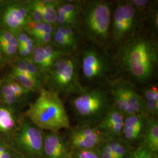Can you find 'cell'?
<instances>
[{
	"instance_id": "cell-1",
	"label": "cell",
	"mask_w": 158,
	"mask_h": 158,
	"mask_svg": "<svg viewBox=\"0 0 158 158\" xmlns=\"http://www.w3.org/2000/svg\"><path fill=\"white\" fill-rule=\"evenodd\" d=\"M122 45L118 55L122 68L136 82L146 83L158 66L157 43L147 36L135 35Z\"/></svg>"
},
{
	"instance_id": "cell-2",
	"label": "cell",
	"mask_w": 158,
	"mask_h": 158,
	"mask_svg": "<svg viewBox=\"0 0 158 158\" xmlns=\"http://www.w3.org/2000/svg\"><path fill=\"white\" fill-rule=\"evenodd\" d=\"M31 122L38 128L57 132L70 127L68 113L58 94L42 89L40 96L26 112Z\"/></svg>"
},
{
	"instance_id": "cell-3",
	"label": "cell",
	"mask_w": 158,
	"mask_h": 158,
	"mask_svg": "<svg viewBox=\"0 0 158 158\" xmlns=\"http://www.w3.org/2000/svg\"><path fill=\"white\" fill-rule=\"evenodd\" d=\"M79 15L83 32L96 45L104 46L110 36V6L102 1L79 2Z\"/></svg>"
},
{
	"instance_id": "cell-4",
	"label": "cell",
	"mask_w": 158,
	"mask_h": 158,
	"mask_svg": "<svg viewBox=\"0 0 158 158\" xmlns=\"http://www.w3.org/2000/svg\"><path fill=\"white\" fill-rule=\"evenodd\" d=\"M111 107L107 91L102 87L85 89L73 100L74 111L82 125H97Z\"/></svg>"
},
{
	"instance_id": "cell-5",
	"label": "cell",
	"mask_w": 158,
	"mask_h": 158,
	"mask_svg": "<svg viewBox=\"0 0 158 158\" xmlns=\"http://www.w3.org/2000/svg\"><path fill=\"white\" fill-rule=\"evenodd\" d=\"M140 10L130 1L119 2L111 21L110 35L117 44H123L135 36L140 24Z\"/></svg>"
},
{
	"instance_id": "cell-6",
	"label": "cell",
	"mask_w": 158,
	"mask_h": 158,
	"mask_svg": "<svg viewBox=\"0 0 158 158\" xmlns=\"http://www.w3.org/2000/svg\"><path fill=\"white\" fill-rule=\"evenodd\" d=\"M50 71L57 93L79 94L85 89L79 83V64L74 57L63 55L54 63Z\"/></svg>"
},
{
	"instance_id": "cell-7",
	"label": "cell",
	"mask_w": 158,
	"mask_h": 158,
	"mask_svg": "<svg viewBox=\"0 0 158 158\" xmlns=\"http://www.w3.org/2000/svg\"><path fill=\"white\" fill-rule=\"evenodd\" d=\"M81 69L86 80L96 81L105 78L109 66L104 55L94 48H89L82 53Z\"/></svg>"
},
{
	"instance_id": "cell-8",
	"label": "cell",
	"mask_w": 158,
	"mask_h": 158,
	"mask_svg": "<svg viewBox=\"0 0 158 158\" xmlns=\"http://www.w3.org/2000/svg\"><path fill=\"white\" fill-rule=\"evenodd\" d=\"M15 141L18 147L31 158H40L44 155V137L36 126L28 122L23 123Z\"/></svg>"
},
{
	"instance_id": "cell-9",
	"label": "cell",
	"mask_w": 158,
	"mask_h": 158,
	"mask_svg": "<svg viewBox=\"0 0 158 158\" xmlns=\"http://www.w3.org/2000/svg\"><path fill=\"white\" fill-rule=\"evenodd\" d=\"M105 136L97 125H82L71 132L69 139L77 151L94 150L103 143Z\"/></svg>"
},
{
	"instance_id": "cell-10",
	"label": "cell",
	"mask_w": 158,
	"mask_h": 158,
	"mask_svg": "<svg viewBox=\"0 0 158 158\" xmlns=\"http://www.w3.org/2000/svg\"><path fill=\"white\" fill-rule=\"evenodd\" d=\"M124 121V115L114 106L97 126L105 135L113 140L121 135Z\"/></svg>"
},
{
	"instance_id": "cell-11",
	"label": "cell",
	"mask_w": 158,
	"mask_h": 158,
	"mask_svg": "<svg viewBox=\"0 0 158 158\" xmlns=\"http://www.w3.org/2000/svg\"><path fill=\"white\" fill-rule=\"evenodd\" d=\"M43 153L46 158H72L62 138L53 132L44 138Z\"/></svg>"
},
{
	"instance_id": "cell-12",
	"label": "cell",
	"mask_w": 158,
	"mask_h": 158,
	"mask_svg": "<svg viewBox=\"0 0 158 158\" xmlns=\"http://www.w3.org/2000/svg\"><path fill=\"white\" fill-rule=\"evenodd\" d=\"M142 137L143 138V145L152 153L154 156H158V121L157 119L148 118L147 124Z\"/></svg>"
},
{
	"instance_id": "cell-13",
	"label": "cell",
	"mask_w": 158,
	"mask_h": 158,
	"mask_svg": "<svg viewBox=\"0 0 158 158\" xmlns=\"http://www.w3.org/2000/svg\"><path fill=\"white\" fill-rule=\"evenodd\" d=\"M125 96L135 114H146L143 98L136 91L132 85L128 82L119 80Z\"/></svg>"
},
{
	"instance_id": "cell-14",
	"label": "cell",
	"mask_w": 158,
	"mask_h": 158,
	"mask_svg": "<svg viewBox=\"0 0 158 158\" xmlns=\"http://www.w3.org/2000/svg\"><path fill=\"white\" fill-rule=\"evenodd\" d=\"M3 21L6 26L14 31H18L24 28L27 23L19 11L18 5L10 6L6 9Z\"/></svg>"
},
{
	"instance_id": "cell-15",
	"label": "cell",
	"mask_w": 158,
	"mask_h": 158,
	"mask_svg": "<svg viewBox=\"0 0 158 158\" xmlns=\"http://www.w3.org/2000/svg\"><path fill=\"white\" fill-rule=\"evenodd\" d=\"M111 95L113 96L114 106L123 113L125 116L135 114L132 109L130 107L127 101L119 80L115 81L111 86Z\"/></svg>"
},
{
	"instance_id": "cell-16",
	"label": "cell",
	"mask_w": 158,
	"mask_h": 158,
	"mask_svg": "<svg viewBox=\"0 0 158 158\" xmlns=\"http://www.w3.org/2000/svg\"><path fill=\"white\" fill-rule=\"evenodd\" d=\"M44 23L53 25L56 23V7L57 2L53 1H41Z\"/></svg>"
},
{
	"instance_id": "cell-17",
	"label": "cell",
	"mask_w": 158,
	"mask_h": 158,
	"mask_svg": "<svg viewBox=\"0 0 158 158\" xmlns=\"http://www.w3.org/2000/svg\"><path fill=\"white\" fill-rule=\"evenodd\" d=\"M14 119L11 113L6 108L0 107V131L8 132L14 128Z\"/></svg>"
},
{
	"instance_id": "cell-18",
	"label": "cell",
	"mask_w": 158,
	"mask_h": 158,
	"mask_svg": "<svg viewBox=\"0 0 158 158\" xmlns=\"http://www.w3.org/2000/svg\"><path fill=\"white\" fill-rule=\"evenodd\" d=\"M12 77L19 81V84L27 90H35L39 87V82L26 76L23 74L19 73L15 70H14L12 73Z\"/></svg>"
},
{
	"instance_id": "cell-19",
	"label": "cell",
	"mask_w": 158,
	"mask_h": 158,
	"mask_svg": "<svg viewBox=\"0 0 158 158\" xmlns=\"http://www.w3.org/2000/svg\"><path fill=\"white\" fill-rule=\"evenodd\" d=\"M114 153L115 158H125L129 152L128 144L118 139H115L108 142Z\"/></svg>"
},
{
	"instance_id": "cell-20",
	"label": "cell",
	"mask_w": 158,
	"mask_h": 158,
	"mask_svg": "<svg viewBox=\"0 0 158 158\" xmlns=\"http://www.w3.org/2000/svg\"><path fill=\"white\" fill-rule=\"evenodd\" d=\"M27 11L30 14V19L36 23H44L42 11L41 1H32L28 3Z\"/></svg>"
},
{
	"instance_id": "cell-21",
	"label": "cell",
	"mask_w": 158,
	"mask_h": 158,
	"mask_svg": "<svg viewBox=\"0 0 158 158\" xmlns=\"http://www.w3.org/2000/svg\"><path fill=\"white\" fill-rule=\"evenodd\" d=\"M53 40L55 43L56 44L59 48L61 49H72L76 47L77 44L74 43L73 42L68 40L64 36H63L62 34L58 32L57 31H55L53 35Z\"/></svg>"
},
{
	"instance_id": "cell-22",
	"label": "cell",
	"mask_w": 158,
	"mask_h": 158,
	"mask_svg": "<svg viewBox=\"0 0 158 158\" xmlns=\"http://www.w3.org/2000/svg\"><path fill=\"white\" fill-rule=\"evenodd\" d=\"M128 158H156L143 144L138 147Z\"/></svg>"
},
{
	"instance_id": "cell-23",
	"label": "cell",
	"mask_w": 158,
	"mask_h": 158,
	"mask_svg": "<svg viewBox=\"0 0 158 158\" xmlns=\"http://www.w3.org/2000/svg\"><path fill=\"white\" fill-rule=\"evenodd\" d=\"M143 100L147 101L158 102V90L157 87L152 86L143 91Z\"/></svg>"
},
{
	"instance_id": "cell-24",
	"label": "cell",
	"mask_w": 158,
	"mask_h": 158,
	"mask_svg": "<svg viewBox=\"0 0 158 158\" xmlns=\"http://www.w3.org/2000/svg\"><path fill=\"white\" fill-rule=\"evenodd\" d=\"M100 158H114L113 150L107 142L104 143L98 152Z\"/></svg>"
},
{
	"instance_id": "cell-25",
	"label": "cell",
	"mask_w": 158,
	"mask_h": 158,
	"mask_svg": "<svg viewBox=\"0 0 158 158\" xmlns=\"http://www.w3.org/2000/svg\"><path fill=\"white\" fill-rule=\"evenodd\" d=\"M144 107L147 114L150 113L153 115H158V102L147 101L143 99Z\"/></svg>"
},
{
	"instance_id": "cell-26",
	"label": "cell",
	"mask_w": 158,
	"mask_h": 158,
	"mask_svg": "<svg viewBox=\"0 0 158 158\" xmlns=\"http://www.w3.org/2000/svg\"><path fill=\"white\" fill-rule=\"evenodd\" d=\"M25 60L27 62V68L29 73L34 79L39 81L38 79L40 77V74L38 72V67L34 64L32 60H29L28 59Z\"/></svg>"
},
{
	"instance_id": "cell-27",
	"label": "cell",
	"mask_w": 158,
	"mask_h": 158,
	"mask_svg": "<svg viewBox=\"0 0 158 158\" xmlns=\"http://www.w3.org/2000/svg\"><path fill=\"white\" fill-rule=\"evenodd\" d=\"M74 158H100L94 150H79L77 151Z\"/></svg>"
},
{
	"instance_id": "cell-28",
	"label": "cell",
	"mask_w": 158,
	"mask_h": 158,
	"mask_svg": "<svg viewBox=\"0 0 158 158\" xmlns=\"http://www.w3.org/2000/svg\"><path fill=\"white\" fill-rule=\"evenodd\" d=\"M0 47L2 51L8 55H13L17 53V47L10 45L8 42L0 43Z\"/></svg>"
},
{
	"instance_id": "cell-29",
	"label": "cell",
	"mask_w": 158,
	"mask_h": 158,
	"mask_svg": "<svg viewBox=\"0 0 158 158\" xmlns=\"http://www.w3.org/2000/svg\"><path fill=\"white\" fill-rule=\"evenodd\" d=\"M10 85L12 89L15 93L17 97H19L24 94H26L28 93V91L25 89L21 85L17 82H11L10 83Z\"/></svg>"
},
{
	"instance_id": "cell-30",
	"label": "cell",
	"mask_w": 158,
	"mask_h": 158,
	"mask_svg": "<svg viewBox=\"0 0 158 158\" xmlns=\"http://www.w3.org/2000/svg\"><path fill=\"white\" fill-rule=\"evenodd\" d=\"M51 38H52V35L51 34H45L42 35L37 38H36L35 40L40 44V45H47L49 44L51 41Z\"/></svg>"
},
{
	"instance_id": "cell-31",
	"label": "cell",
	"mask_w": 158,
	"mask_h": 158,
	"mask_svg": "<svg viewBox=\"0 0 158 158\" xmlns=\"http://www.w3.org/2000/svg\"><path fill=\"white\" fill-rule=\"evenodd\" d=\"M14 36L11 32L6 31H2L0 32V43L9 42Z\"/></svg>"
},
{
	"instance_id": "cell-32",
	"label": "cell",
	"mask_w": 158,
	"mask_h": 158,
	"mask_svg": "<svg viewBox=\"0 0 158 158\" xmlns=\"http://www.w3.org/2000/svg\"><path fill=\"white\" fill-rule=\"evenodd\" d=\"M1 93L2 94V96H14L17 97L15 93L14 92V91L13 90V89H12L10 85H6L2 88Z\"/></svg>"
},
{
	"instance_id": "cell-33",
	"label": "cell",
	"mask_w": 158,
	"mask_h": 158,
	"mask_svg": "<svg viewBox=\"0 0 158 158\" xmlns=\"http://www.w3.org/2000/svg\"><path fill=\"white\" fill-rule=\"evenodd\" d=\"M130 1L139 10L141 8L146 7L147 5L150 3V1H147V0H132Z\"/></svg>"
},
{
	"instance_id": "cell-34",
	"label": "cell",
	"mask_w": 158,
	"mask_h": 158,
	"mask_svg": "<svg viewBox=\"0 0 158 158\" xmlns=\"http://www.w3.org/2000/svg\"><path fill=\"white\" fill-rule=\"evenodd\" d=\"M0 157L1 158H11L10 153L6 146L0 142Z\"/></svg>"
},
{
	"instance_id": "cell-35",
	"label": "cell",
	"mask_w": 158,
	"mask_h": 158,
	"mask_svg": "<svg viewBox=\"0 0 158 158\" xmlns=\"http://www.w3.org/2000/svg\"><path fill=\"white\" fill-rule=\"evenodd\" d=\"M4 101L6 104H13L18 101L19 98L16 96H3Z\"/></svg>"
},
{
	"instance_id": "cell-36",
	"label": "cell",
	"mask_w": 158,
	"mask_h": 158,
	"mask_svg": "<svg viewBox=\"0 0 158 158\" xmlns=\"http://www.w3.org/2000/svg\"><path fill=\"white\" fill-rule=\"evenodd\" d=\"M28 38V37L27 35L26 34L23 33V34H20L18 36V37L17 38L18 40V42H19V46L23 45L25 43V42L27 41Z\"/></svg>"
},
{
	"instance_id": "cell-37",
	"label": "cell",
	"mask_w": 158,
	"mask_h": 158,
	"mask_svg": "<svg viewBox=\"0 0 158 158\" xmlns=\"http://www.w3.org/2000/svg\"><path fill=\"white\" fill-rule=\"evenodd\" d=\"M19 47V53L21 56L23 57L27 56H28L29 54L28 52L27 51V49L23 48V47H21V46H18Z\"/></svg>"
},
{
	"instance_id": "cell-38",
	"label": "cell",
	"mask_w": 158,
	"mask_h": 158,
	"mask_svg": "<svg viewBox=\"0 0 158 158\" xmlns=\"http://www.w3.org/2000/svg\"><path fill=\"white\" fill-rule=\"evenodd\" d=\"M1 59H2V55H1V52H0V62H1Z\"/></svg>"
},
{
	"instance_id": "cell-39",
	"label": "cell",
	"mask_w": 158,
	"mask_h": 158,
	"mask_svg": "<svg viewBox=\"0 0 158 158\" xmlns=\"http://www.w3.org/2000/svg\"><path fill=\"white\" fill-rule=\"evenodd\" d=\"M21 158V157H19V156H18V157H16V158Z\"/></svg>"
},
{
	"instance_id": "cell-40",
	"label": "cell",
	"mask_w": 158,
	"mask_h": 158,
	"mask_svg": "<svg viewBox=\"0 0 158 158\" xmlns=\"http://www.w3.org/2000/svg\"><path fill=\"white\" fill-rule=\"evenodd\" d=\"M0 158H1V157H0Z\"/></svg>"
}]
</instances>
